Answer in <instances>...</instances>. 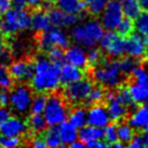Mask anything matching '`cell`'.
I'll use <instances>...</instances> for the list:
<instances>
[{"label":"cell","mask_w":148,"mask_h":148,"mask_svg":"<svg viewBox=\"0 0 148 148\" xmlns=\"http://www.w3.org/2000/svg\"><path fill=\"white\" fill-rule=\"evenodd\" d=\"M35 73L30 83L32 88L37 93L54 92L58 89L60 82V64L51 62L48 58L38 56L34 60Z\"/></svg>","instance_id":"6da1fadb"},{"label":"cell","mask_w":148,"mask_h":148,"mask_svg":"<svg viewBox=\"0 0 148 148\" xmlns=\"http://www.w3.org/2000/svg\"><path fill=\"white\" fill-rule=\"evenodd\" d=\"M104 27L97 20L88 21L75 25L71 29V39L76 45H81L84 49L94 48L99 45L104 35Z\"/></svg>","instance_id":"7a4b0ae2"},{"label":"cell","mask_w":148,"mask_h":148,"mask_svg":"<svg viewBox=\"0 0 148 148\" xmlns=\"http://www.w3.org/2000/svg\"><path fill=\"white\" fill-rule=\"evenodd\" d=\"M92 77L101 86L112 90L122 86L125 75L120 70L118 61H103L94 67Z\"/></svg>","instance_id":"3957f363"},{"label":"cell","mask_w":148,"mask_h":148,"mask_svg":"<svg viewBox=\"0 0 148 148\" xmlns=\"http://www.w3.org/2000/svg\"><path fill=\"white\" fill-rule=\"evenodd\" d=\"M32 23V12L26 9H10L1 20V32L5 37L14 36L28 29Z\"/></svg>","instance_id":"277c9868"},{"label":"cell","mask_w":148,"mask_h":148,"mask_svg":"<svg viewBox=\"0 0 148 148\" xmlns=\"http://www.w3.org/2000/svg\"><path fill=\"white\" fill-rule=\"evenodd\" d=\"M68 115H69L68 103L66 102L62 94H58L54 91L49 96H47L43 117L48 125L55 127L61 124L62 122L66 121Z\"/></svg>","instance_id":"5b68a950"},{"label":"cell","mask_w":148,"mask_h":148,"mask_svg":"<svg viewBox=\"0 0 148 148\" xmlns=\"http://www.w3.org/2000/svg\"><path fill=\"white\" fill-rule=\"evenodd\" d=\"M36 42L39 49L47 52L52 47H58L62 49H67L69 47V37L67 34L61 29V27H51L48 30L36 33Z\"/></svg>","instance_id":"8992f818"},{"label":"cell","mask_w":148,"mask_h":148,"mask_svg":"<svg viewBox=\"0 0 148 148\" xmlns=\"http://www.w3.org/2000/svg\"><path fill=\"white\" fill-rule=\"evenodd\" d=\"M93 82L89 78H81L78 81L66 84L63 90V97L71 105H79L84 103L86 96L93 88Z\"/></svg>","instance_id":"52a82bcc"},{"label":"cell","mask_w":148,"mask_h":148,"mask_svg":"<svg viewBox=\"0 0 148 148\" xmlns=\"http://www.w3.org/2000/svg\"><path fill=\"white\" fill-rule=\"evenodd\" d=\"M124 41L125 39L118 32L107 30L104 32V35L101 41V50L112 58H119L124 54Z\"/></svg>","instance_id":"ba28073f"},{"label":"cell","mask_w":148,"mask_h":148,"mask_svg":"<svg viewBox=\"0 0 148 148\" xmlns=\"http://www.w3.org/2000/svg\"><path fill=\"white\" fill-rule=\"evenodd\" d=\"M33 91V88L28 84L21 83L10 93V104L16 112L23 115L29 110L34 97Z\"/></svg>","instance_id":"9c48e42d"},{"label":"cell","mask_w":148,"mask_h":148,"mask_svg":"<svg viewBox=\"0 0 148 148\" xmlns=\"http://www.w3.org/2000/svg\"><path fill=\"white\" fill-rule=\"evenodd\" d=\"M99 15V22L105 30H116L124 17L122 3L119 0H110Z\"/></svg>","instance_id":"30bf717a"},{"label":"cell","mask_w":148,"mask_h":148,"mask_svg":"<svg viewBox=\"0 0 148 148\" xmlns=\"http://www.w3.org/2000/svg\"><path fill=\"white\" fill-rule=\"evenodd\" d=\"M35 73V64L30 58H23L13 62L9 66V74L12 76L14 81H30Z\"/></svg>","instance_id":"8fae6325"},{"label":"cell","mask_w":148,"mask_h":148,"mask_svg":"<svg viewBox=\"0 0 148 148\" xmlns=\"http://www.w3.org/2000/svg\"><path fill=\"white\" fill-rule=\"evenodd\" d=\"M28 131L27 122L16 117H9L0 123V134L7 137H22Z\"/></svg>","instance_id":"7c38bea8"},{"label":"cell","mask_w":148,"mask_h":148,"mask_svg":"<svg viewBox=\"0 0 148 148\" xmlns=\"http://www.w3.org/2000/svg\"><path fill=\"white\" fill-rule=\"evenodd\" d=\"M107 103V110L110 117V120L115 122H119L123 120L127 115V106L121 103L116 96V92L108 91L105 93V99Z\"/></svg>","instance_id":"4fadbf2b"},{"label":"cell","mask_w":148,"mask_h":148,"mask_svg":"<svg viewBox=\"0 0 148 148\" xmlns=\"http://www.w3.org/2000/svg\"><path fill=\"white\" fill-rule=\"evenodd\" d=\"M110 122V117L107 108L103 105L94 104L91 105L89 110H86V124L96 127H105Z\"/></svg>","instance_id":"5bb4252c"},{"label":"cell","mask_w":148,"mask_h":148,"mask_svg":"<svg viewBox=\"0 0 148 148\" xmlns=\"http://www.w3.org/2000/svg\"><path fill=\"white\" fill-rule=\"evenodd\" d=\"M124 53L127 56L138 60L145 56V39L140 34H130L124 41Z\"/></svg>","instance_id":"9a60e30c"},{"label":"cell","mask_w":148,"mask_h":148,"mask_svg":"<svg viewBox=\"0 0 148 148\" xmlns=\"http://www.w3.org/2000/svg\"><path fill=\"white\" fill-rule=\"evenodd\" d=\"M65 61L68 64L79 67V68H86L88 66L86 60V51L81 45H71L68 47L65 52Z\"/></svg>","instance_id":"2e32d148"},{"label":"cell","mask_w":148,"mask_h":148,"mask_svg":"<svg viewBox=\"0 0 148 148\" xmlns=\"http://www.w3.org/2000/svg\"><path fill=\"white\" fill-rule=\"evenodd\" d=\"M30 27L36 33L45 32V30H48L49 28H51L52 25L50 23L49 15H48V10H45L41 7L34 9V11L32 12Z\"/></svg>","instance_id":"e0dca14e"},{"label":"cell","mask_w":148,"mask_h":148,"mask_svg":"<svg viewBox=\"0 0 148 148\" xmlns=\"http://www.w3.org/2000/svg\"><path fill=\"white\" fill-rule=\"evenodd\" d=\"M83 78V70L79 67L71 65V64H65L61 66L60 70V82L63 86L78 81L79 79Z\"/></svg>","instance_id":"ac0fdd59"},{"label":"cell","mask_w":148,"mask_h":148,"mask_svg":"<svg viewBox=\"0 0 148 148\" xmlns=\"http://www.w3.org/2000/svg\"><path fill=\"white\" fill-rule=\"evenodd\" d=\"M104 137V129L103 127H96L90 124H86L80 127L78 131V138L84 145H88L97 140H103Z\"/></svg>","instance_id":"d6986e66"},{"label":"cell","mask_w":148,"mask_h":148,"mask_svg":"<svg viewBox=\"0 0 148 148\" xmlns=\"http://www.w3.org/2000/svg\"><path fill=\"white\" fill-rule=\"evenodd\" d=\"M127 123L134 130L144 129L148 124V104L146 103L145 105L137 107L129 117Z\"/></svg>","instance_id":"ffe728a7"},{"label":"cell","mask_w":148,"mask_h":148,"mask_svg":"<svg viewBox=\"0 0 148 148\" xmlns=\"http://www.w3.org/2000/svg\"><path fill=\"white\" fill-rule=\"evenodd\" d=\"M63 146H70L75 140H78V129L69 121H64L58 125Z\"/></svg>","instance_id":"44dd1931"},{"label":"cell","mask_w":148,"mask_h":148,"mask_svg":"<svg viewBox=\"0 0 148 148\" xmlns=\"http://www.w3.org/2000/svg\"><path fill=\"white\" fill-rule=\"evenodd\" d=\"M47 121L41 114H30L27 120V127L32 135L42 134L47 130Z\"/></svg>","instance_id":"7402d4cb"},{"label":"cell","mask_w":148,"mask_h":148,"mask_svg":"<svg viewBox=\"0 0 148 148\" xmlns=\"http://www.w3.org/2000/svg\"><path fill=\"white\" fill-rule=\"evenodd\" d=\"M56 5L64 13L81 14L86 10L83 0H56Z\"/></svg>","instance_id":"603a6c76"},{"label":"cell","mask_w":148,"mask_h":148,"mask_svg":"<svg viewBox=\"0 0 148 148\" xmlns=\"http://www.w3.org/2000/svg\"><path fill=\"white\" fill-rule=\"evenodd\" d=\"M68 121L77 129L82 127L86 124V110L81 106L75 107L68 115Z\"/></svg>","instance_id":"cb8c5ba5"},{"label":"cell","mask_w":148,"mask_h":148,"mask_svg":"<svg viewBox=\"0 0 148 148\" xmlns=\"http://www.w3.org/2000/svg\"><path fill=\"white\" fill-rule=\"evenodd\" d=\"M121 3H122V10H123L124 16L129 17L133 21L142 12V9H140L137 0H124Z\"/></svg>","instance_id":"d4e9b609"},{"label":"cell","mask_w":148,"mask_h":148,"mask_svg":"<svg viewBox=\"0 0 148 148\" xmlns=\"http://www.w3.org/2000/svg\"><path fill=\"white\" fill-rule=\"evenodd\" d=\"M131 99L134 104H140L145 102V97H146V89L147 86H140L138 83L133 82L132 84L127 86Z\"/></svg>","instance_id":"484cf974"},{"label":"cell","mask_w":148,"mask_h":148,"mask_svg":"<svg viewBox=\"0 0 148 148\" xmlns=\"http://www.w3.org/2000/svg\"><path fill=\"white\" fill-rule=\"evenodd\" d=\"M43 137H45L47 147L56 148V147H60V146H63L62 140H61V136H60V132H58V125L50 127L49 130L45 132V134Z\"/></svg>","instance_id":"4316f807"},{"label":"cell","mask_w":148,"mask_h":148,"mask_svg":"<svg viewBox=\"0 0 148 148\" xmlns=\"http://www.w3.org/2000/svg\"><path fill=\"white\" fill-rule=\"evenodd\" d=\"M110 0H83L84 8L91 15H99Z\"/></svg>","instance_id":"83f0119b"},{"label":"cell","mask_w":148,"mask_h":148,"mask_svg":"<svg viewBox=\"0 0 148 148\" xmlns=\"http://www.w3.org/2000/svg\"><path fill=\"white\" fill-rule=\"evenodd\" d=\"M105 90L103 89V86H93L92 90L90 91V93L88 94L84 104L86 105H94V104H99L102 103L104 99H105Z\"/></svg>","instance_id":"f1b7e54d"},{"label":"cell","mask_w":148,"mask_h":148,"mask_svg":"<svg viewBox=\"0 0 148 148\" xmlns=\"http://www.w3.org/2000/svg\"><path fill=\"white\" fill-rule=\"evenodd\" d=\"M117 135H118L119 142L123 143V144H127L134 136V129L129 123L122 122L119 125H117Z\"/></svg>","instance_id":"f546056e"},{"label":"cell","mask_w":148,"mask_h":148,"mask_svg":"<svg viewBox=\"0 0 148 148\" xmlns=\"http://www.w3.org/2000/svg\"><path fill=\"white\" fill-rule=\"evenodd\" d=\"M134 29H136L137 34H140L143 37L148 36V10L140 12V15L135 18Z\"/></svg>","instance_id":"4dcf8cb0"},{"label":"cell","mask_w":148,"mask_h":148,"mask_svg":"<svg viewBox=\"0 0 148 148\" xmlns=\"http://www.w3.org/2000/svg\"><path fill=\"white\" fill-rule=\"evenodd\" d=\"M11 58H12V53L7 43L5 36L3 34H0V64L4 66L9 65L11 63Z\"/></svg>","instance_id":"1f68e13d"},{"label":"cell","mask_w":148,"mask_h":148,"mask_svg":"<svg viewBox=\"0 0 148 148\" xmlns=\"http://www.w3.org/2000/svg\"><path fill=\"white\" fill-rule=\"evenodd\" d=\"M45 103H47V95L45 93H38L33 97L29 110L30 114H43Z\"/></svg>","instance_id":"d6a6232c"},{"label":"cell","mask_w":148,"mask_h":148,"mask_svg":"<svg viewBox=\"0 0 148 148\" xmlns=\"http://www.w3.org/2000/svg\"><path fill=\"white\" fill-rule=\"evenodd\" d=\"M130 75H132V77L134 79V82L138 83L140 86H148V73L145 67L135 65V67L133 68Z\"/></svg>","instance_id":"836d02e7"},{"label":"cell","mask_w":148,"mask_h":148,"mask_svg":"<svg viewBox=\"0 0 148 148\" xmlns=\"http://www.w3.org/2000/svg\"><path fill=\"white\" fill-rule=\"evenodd\" d=\"M50 23L54 27H64V16L65 13L58 8H51L48 10Z\"/></svg>","instance_id":"e575fe53"},{"label":"cell","mask_w":148,"mask_h":148,"mask_svg":"<svg viewBox=\"0 0 148 148\" xmlns=\"http://www.w3.org/2000/svg\"><path fill=\"white\" fill-rule=\"evenodd\" d=\"M86 60H88V65L95 67L99 63L104 61V56L102 53V50L96 49V48H90L89 51L86 52Z\"/></svg>","instance_id":"d590c367"},{"label":"cell","mask_w":148,"mask_h":148,"mask_svg":"<svg viewBox=\"0 0 148 148\" xmlns=\"http://www.w3.org/2000/svg\"><path fill=\"white\" fill-rule=\"evenodd\" d=\"M47 52H48V53H47L48 58H49L51 62L62 65L63 62L65 61V52H64V49H62V48L52 47V48L48 50Z\"/></svg>","instance_id":"8d00e7d4"},{"label":"cell","mask_w":148,"mask_h":148,"mask_svg":"<svg viewBox=\"0 0 148 148\" xmlns=\"http://www.w3.org/2000/svg\"><path fill=\"white\" fill-rule=\"evenodd\" d=\"M116 30H117L122 37H127L130 34L133 33V30H134V22H133V20H131V18L124 16L123 18H122V21L120 22V24L118 25V27H117Z\"/></svg>","instance_id":"74e56055"},{"label":"cell","mask_w":148,"mask_h":148,"mask_svg":"<svg viewBox=\"0 0 148 148\" xmlns=\"http://www.w3.org/2000/svg\"><path fill=\"white\" fill-rule=\"evenodd\" d=\"M103 140L107 143V145L110 147L111 144L118 140V135H117V125L116 124H107L104 127V137Z\"/></svg>","instance_id":"f35d334b"},{"label":"cell","mask_w":148,"mask_h":148,"mask_svg":"<svg viewBox=\"0 0 148 148\" xmlns=\"http://www.w3.org/2000/svg\"><path fill=\"white\" fill-rule=\"evenodd\" d=\"M118 65H119L120 70L127 76V75L131 74V71L133 70V68L135 67L136 63H135V61H134V58L127 56V58H123L118 60Z\"/></svg>","instance_id":"ab89813d"},{"label":"cell","mask_w":148,"mask_h":148,"mask_svg":"<svg viewBox=\"0 0 148 148\" xmlns=\"http://www.w3.org/2000/svg\"><path fill=\"white\" fill-rule=\"evenodd\" d=\"M116 96H117V99H119L121 103H123L124 105H127V107L134 104L131 99V95H130V92H129L127 86H119L118 92H116Z\"/></svg>","instance_id":"60d3db41"},{"label":"cell","mask_w":148,"mask_h":148,"mask_svg":"<svg viewBox=\"0 0 148 148\" xmlns=\"http://www.w3.org/2000/svg\"><path fill=\"white\" fill-rule=\"evenodd\" d=\"M22 137H7L0 134V147L4 148H13L22 145L23 142Z\"/></svg>","instance_id":"b9f144b4"},{"label":"cell","mask_w":148,"mask_h":148,"mask_svg":"<svg viewBox=\"0 0 148 148\" xmlns=\"http://www.w3.org/2000/svg\"><path fill=\"white\" fill-rule=\"evenodd\" d=\"M14 88V79L8 73L0 76V89L11 91Z\"/></svg>","instance_id":"7bdbcfd3"},{"label":"cell","mask_w":148,"mask_h":148,"mask_svg":"<svg viewBox=\"0 0 148 148\" xmlns=\"http://www.w3.org/2000/svg\"><path fill=\"white\" fill-rule=\"evenodd\" d=\"M80 21V15L74 13H65L64 16V27H74Z\"/></svg>","instance_id":"ee69618b"},{"label":"cell","mask_w":148,"mask_h":148,"mask_svg":"<svg viewBox=\"0 0 148 148\" xmlns=\"http://www.w3.org/2000/svg\"><path fill=\"white\" fill-rule=\"evenodd\" d=\"M28 140H29V143H27V146H32V147H35V148L47 147L45 137L41 136V134H39V135H33V137Z\"/></svg>","instance_id":"f6af8a7d"},{"label":"cell","mask_w":148,"mask_h":148,"mask_svg":"<svg viewBox=\"0 0 148 148\" xmlns=\"http://www.w3.org/2000/svg\"><path fill=\"white\" fill-rule=\"evenodd\" d=\"M127 147L129 148H142L144 147V140H143V135L142 134H134L132 137V140L127 143Z\"/></svg>","instance_id":"bcb514c9"},{"label":"cell","mask_w":148,"mask_h":148,"mask_svg":"<svg viewBox=\"0 0 148 148\" xmlns=\"http://www.w3.org/2000/svg\"><path fill=\"white\" fill-rule=\"evenodd\" d=\"M10 103V91L0 89V106H7Z\"/></svg>","instance_id":"7dc6e473"},{"label":"cell","mask_w":148,"mask_h":148,"mask_svg":"<svg viewBox=\"0 0 148 148\" xmlns=\"http://www.w3.org/2000/svg\"><path fill=\"white\" fill-rule=\"evenodd\" d=\"M11 5V0H0V15H3L7 11H9Z\"/></svg>","instance_id":"c3c4849f"},{"label":"cell","mask_w":148,"mask_h":148,"mask_svg":"<svg viewBox=\"0 0 148 148\" xmlns=\"http://www.w3.org/2000/svg\"><path fill=\"white\" fill-rule=\"evenodd\" d=\"M11 116V110L5 106H0V123L3 122Z\"/></svg>","instance_id":"681fc988"},{"label":"cell","mask_w":148,"mask_h":148,"mask_svg":"<svg viewBox=\"0 0 148 148\" xmlns=\"http://www.w3.org/2000/svg\"><path fill=\"white\" fill-rule=\"evenodd\" d=\"M11 3L14 9H26L28 7L27 0H11Z\"/></svg>","instance_id":"f907efd6"},{"label":"cell","mask_w":148,"mask_h":148,"mask_svg":"<svg viewBox=\"0 0 148 148\" xmlns=\"http://www.w3.org/2000/svg\"><path fill=\"white\" fill-rule=\"evenodd\" d=\"M107 146H108L107 143L103 140H94V142H92V143L86 145V147H91V148H103V147H107Z\"/></svg>","instance_id":"816d5d0a"},{"label":"cell","mask_w":148,"mask_h":148,"mask_svg":"<svg viewBox=\"0 0 148 148\" xmlns=\"http://www.w3.org/2000/svg\"><path fill=\"white\" fill-rule=\"evenodd\" d=\"M42 1H43V0H27V3H28V5L32 9H36V8L41 7Z\"/></svg>","instance_id":"f5cc1de1"},{"label":"cell","mask_w":148,"mask_h":148,"mask_svg":"<svg viewBox=\"0 0 148 148\" xmlns=\"http://www.w3.org/2000/svg\"><path fill=\"white\" fill-rule=\"evenodd\" d=\"M143 140H144V147L148 148V124L143 129Z\"/></svg>","instance_id":"db71d44e"},{"label":"cell","mask_w":148,"mask_h":148,"mask_svg":"<svg viewBox=\"0 0 148 148\" xmlns=\"http://www.w3.org/2000/svg\"><path fill=\"white\" fill-rule=\"evenodd\" d=\"M70 147H73V148H83V147H86V145H84V143H82L80 140H75L73 144L70 145Z\"/></svg>","instance_id":"11a10c76"},{"label":"cell","mask_w":148,"mask_h":148,"mask_svg":"<svg viewBox=\"0 0 148 148\" xmlns=\"http://www.w3.org/2000/svg\"><path fill=\"white\" fill-rule=\"evenodd\" d=\"M142 10H148V0H137Z\"/></svg>","instance_id":"9f6ffc18"},{"label":"cell","mask_w":148,"mask_h":148,"mask_svg":"<svg viewBox=\"0 0 148 148\" xmlns=\"http://www.w3.org/2000/svg\"><path fill=\"white\" fill-rule=\"evenodd\" d=\"M144 39H145V56L148 60V36L145 37Z\"/></svg>","instance_id":"6f0895ef"},{"label":"cell","mask_w":148,"mask_h":148,"mask_svg":"<svg viewBox=\"0 0 148 148\" xmlns=\"http://www.w3.org/2000/svg\"><path fill=\"white\" fill-rule=\"evenodd\" d=\"M5 73H7V68H5V66L2 65V64H0V76L5 74Z\"/></svg>","instance_id":"680465c9"},{"label":"cell","mask_w":148,"mask_h":148,"mask_svg":"<svg viewBox=\"0 0 148 148\" xmlns=\"http://www.w3.org/2000/svg\"><path fill=\"white\" fill-rule=\"evenodd\" d=\"M145 102L148 104V86H147V89H146V97H145Z\"/></svg>","instance_id":"91938a15"},{"label":"cell","mask_w":148,"mask_h":148,"mask_svg":"<svg viewBox=\"0 0 148 148\" xmlns=\"http://www.w3.org/2000/svg\"><path fill=\"white\" fill-rule=\"evenodd\" d=\"M45 1L47 2V3H54L56 0H45Z\"/></svg>","instance_id":"94428289"},{"label":"cell","mask_w":148,"mask_h":148,"mask_svg":"<svg viewBox=\"0 0 148 148\" xmlns=\"http://www.w3.org/2000/svg\"><path fill=\"white\" fill-rule=\"evenodd\" d=\"M0 29H1V20H0Z\"/></svg>","instance_id":"6125c7cd"},{"label":"cell","mask_w":148,"mask_h":148,"mask_svg":"<svg viewBox=\"0 0 148 148\" xmlns=\"http://www.w3.org/2000/svg\"><path fill=\"white\" fill-rule=\"evenodd\" d=\"M119 1H120V2H122V1H124V0H119Z\"/></svg>","instance_id":"be15d7a7"},{"label":"cell","mask_w":148,"mask_h":148,"mask_svg":"<svg viewBox=\"0 0 148 148\" xmlns=\"http://www.w3.org/2000/svg\"><path fill=\"white\" fill-rule=\"evenodd\" d=\"M146 69H147V73H148V67H147V68H146Z\"/></svg>","instance_id":"e7e4bbea"}]
</instances>
